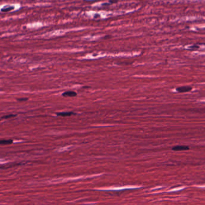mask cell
<instances>
[{"label": "cell", "mask_w": 205, "mask_h": 205, "mask_svg": "<svg viewBox=\"0 0 205 205\" xmlns=\"http://www.w3.org/2000/svg\"><path fill=\"white\" fill-rule=\"evenodd\" d=\"M192 90V87L190 86H182V87H178L176 89V90L180 93H185V92H190Z\"/></svg>", "instance_id": "obj_1"}, {"label": "cell", "mask_w": 205, "mask_h": 205, "mask_svg": "<svg viewBox=\"0 0 205 205\" xmlns=\"http://www.w3.org/2000/svg\"><path fill=\"white\" fill-rule=\"evenodd\" d=\"M189 149L190 148L188 146H176L172 148V150L175 151H183V150H187Z\"/></svg>", "instance_id": "obj_2"}, {"label": "cell", "mask_w": 205, "mask_h": 205, "mask_svg": "<svg viewBox=\"0 0 205 205\" xmlns=\"http://www.w3.org/2000/svg\"><path fill=\"white\" fill-rule=\"evenodd\" d=\"M62 95L64 97H75V96H77V94L74 91H67V92L63 93Z\"/></svg>", "instance_id": "obj_3"}, {"label": "cell", "mask_w": 205, "mask_h": 205, "mask_svg": "<svg viewBox=\"0 0 205 205\" xmlns=\"http://www.w3.org/2000/svg\"><path fill=\"white\" fill-rule=\"evenodd\" d=\"M13 9H14L13 6H11V5H6V6H4L3 8L1 9V11H2V12H8V11H11V10Z\"/></svg>", "instance_id": "obj_4"}, {"label": "cell", "mask_w": 205, "mask_h": 205, "mask_svg": "<svg viewBox=\"0 0 205 205\" xmlns=\"http://www.w3.org/2000/svg\"><path fill=\"white\" fill-rule=\"evenodd\" d=\"M72 114H74V112H58L57 113L58 115L62 117H66V116H70Z\"/></svg>", "instance_id": "obj_5"}, {"label": "cell", "mask_w": 205, "mask_h": 205, "mask_svg": "<svg viewBox=\"0 0 205 205\" xmlns=\"http://www.w3.org/2000/svg\"><path fill=\"white\" fill-rule=\"evenodd\" d=\"M13 143L12 140H0V144L5 145L10 144Z\"/></svg>", "instance_id": "obj_6"}, {"label": "cell", "mask_w": 205, "mask_h": 205, "mask_svg": "<svg viewBox=\"0 0 205 205\" xmlns=\"http://www.w3.org/2000/svg\"><path fill=\"white\" fill-rule=\"evenodd\" d=\"M16 115L14 114H9V115H5V116H3L2 117V118H11V117H15Z\"/></svg>", "instance_id": "obj_7"}, {"label": "cell", "mask_w": 205, "mask_h": 205, "mask_svg": "<svg viewBox=\"0 0 205 205\" xmlns=\"http://www.w3.org/2000/svg\"><path fill=\"white\" fill-rule=\"evenodd\" d=\"M19 101H27V98H22V99H17Z\"/></svg>", "instance_id": "obj_8"}]
</instances>
